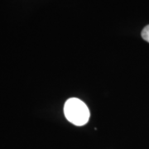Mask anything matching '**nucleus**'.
<instances>
[{
	"instance_id": "f03ea898",
	"label": "nucleus",
	"mask_w": 149,
	"mask_h": 149,
	"mask_svg": "<svg viewBox=\"0 0 149 149\" xmlns=\"http://www.w3.org/2000/svg\"><path fill=\"white\" fill-rule=\"evenodd\" d=\"M142 37L146 42H149V25L146 26L142 31Z\"/></svg>"
},
{
	"instance_id": "f257e3e1",
	"label": "nucleus",
	"mask_w": 149,
	"mask_h": 149,
	"mask_svg": "<svg viewBox=\"0 0 149 149\" xmlns=\"http://www.w3.org/2000/svg\"><path fill=\"white\" fill-rule=\"evenodd\" d=\"M64 113L66 119L76 126L85 125L90 118V110L87 105L76 98L69 99L65 102Z\"/></svg>"
}]
</instances>
